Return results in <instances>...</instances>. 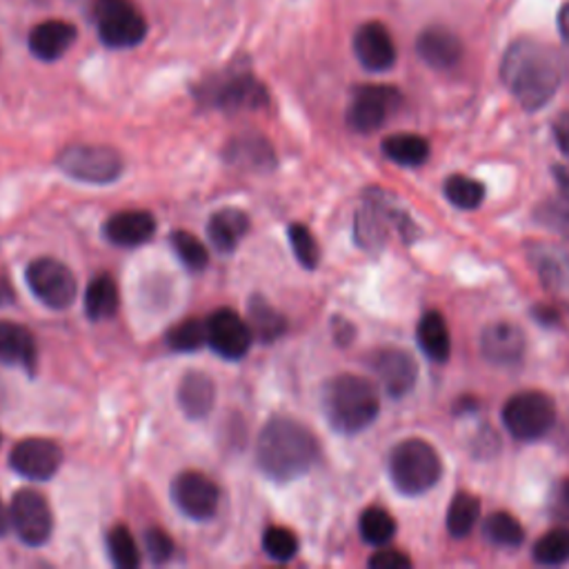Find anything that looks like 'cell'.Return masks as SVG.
Here are the masks:
<instances>
[{"instance_id": "cell-1", "label": "cell", "mask_w": 569, "mask_h": 569, "mask_svg": "<svg viewBox=\"0 0 569 569\" xmlns=\"http://www.w3.org/2000/svg\"><path fill=\"white\" fill-rule=\"evenodd\" d=\"M567 74L565 58L534 38H517L500 62V81L525 111L543 109Z\"/></svg>"}, {"instance_id": "cell-2", "label": "cell", "mask_w": 569, "mask_h": 569, "mask_svg": "<svg viewBox=\"0 0 569 569\" xmlns=\"http://www.w3.org/2000/svg\"><path fill=\"white\" fill-rule=\"evenodd\" d=\"M319 452V440L303 423L276 416L259 434L257 463L268 478L289 483L313 467Z\"/></svg>"}, {"instance_id": "cell-3", "label": "cell", "mask_w": 569, "mask_h": 569, "mask_svg": "<svg viewBox=\"0 0 569 569\" xmlns=\"http://www.w3.org/2000/svg\"><path fill=\"white\" fill-rule=\"evenodd\" d=\"M323 410L339 434L352 436L376 420L378 412H381V399L367 378L341 374L332 378L323 390Z\"/></svg>"}, {"instance_id": "cell-4", "label": "cell", "mask_w": 569, "mask_h": 569, "mask_svg": "<svg viewBox=\"0 0 569 569\" xmlns=\"http://www.w3.org/2000/svg\"><path fill=\"white\" fill-rule=\"evenodd\" d=\"M442 476L438 452L423 438H407L390 454V478L405 496L429 491Z\"/></svg>"}, {"instance_id": "cell-5", "label": "cell", "mask_w": 569, "mask_h": 569, "mask_svg": "<svg viewBox=\"0 0 569 569\" xmlns=\"http://www.w3.org/2000/svg\"><path fill=\"white\" fill-rule=\"evenodd\" d=\"M92 19L98 38L109 49H130L145 40L150 27L132 0H94Z\"/></svg>"}, {"instance_id": "cell-6", "label": "cell", "mask_w": 569, "mask_h": 569, "mask_svg": "<svg viewBox=\"0 0 569 569\" xmlns=\"http://www.w3.org/2000/svg\"><path fill=\"white\" fill-rule=\"evenodd\" d=\"M502 423L517 440H538L556 423L554 401L543 392H521L505 403Z\"/></svg>"}, {"instance_id": "cell-7", "label": "cell", "mask_w": 569, "mask_h": 569, "mask_svg": "<svg viewBox=\"0 0 569 569\" xmlns=\"http://www.w3.org/2000/svg\"><path fill=\"white\" fill-rule=\"evenodd\" d=\"M58 167L74 180L107 185L120 176L122 158L105 145H72L58 156Z\"/></svg>"}, {"instance_id": "cell-8", "label": "cell", "mask_w": 569, "mask_h": 569, "mask_svg": "<svg viewBox=\"0 0 569 569\" xmlns=\"http://www.w3.org/2000/svg\"><path fill=\"white\" fill-rule=\"evenodd\" d=\"M403 96L390 85H363L354 90L352 103L347 107V122L354 132L371 134L383 128L390 116L401 107Z\"/></svg>"}, {"instance_id": "cell-9", "label": "cell", "mask_w": 569, "mask_h": 569, "mask_svg": "<svg viewBox=\"0 0 569 569\" xmlns=\"http://www.w3.org/2000/svg\"><path fill=\"white\" fill-rule=\"evenodd\" d=\"M32 294L51 309H68L79 296V283L72 270L56 259H38L27 268Z\"/></svg>"}, {"instance_id": "cell-10", "label": "cell", "mask_w": 569, "mask_h": 569, "mask_svg": "<svg viewBox=\"0 0 569 569\" xmlns=\"http://www.w3.org/2000/svg\"><path fill=\"white\" fill-rule=\"evenodd\" d=\"M10 521L19 538L32 547L45 545L54 530V514L47 498L36 489H21L12 498Z\"/></svg>"}, {"instance_id": "cell-11", "label": "cell", "mask_w": 569, "mask_h": 569, "mask_svg": "<svg viewBox=\"0 0 569 569\" xmlns=\"http://www.w3.org/2000/svg\"><path fill=\"white\" fill-rule=\"evenodd\" d=\"M396 223L401 234H405L407 238V229H414L412 227V218L403 216V212H396L390 203V199L386 197H369L365 208L356 214V221H354V236H356V242L367 249V251H374V249H381L388 240V223Z\"/></svg>"}, {"instance_id": "cell-12", "label": "cell", "mask_w": 569, "mask_h": 569, "mask_svg": "<svg viewBox=\"0 0 569 569\" xmlns=\"http://www.w3.org/2000/svg\"><path fill=\"white\" fill-rule=\"evenodd\" d=\"M176 508L194 521H208L216 514L221 502L218 485L201 472H182L171 483Z\"/></svg>"}, {"instance_id": "cell-13", "label": "cell", "mask_w": 569, "mask_h": 569, "mask_svg": "<svg viewBox=\"0 0 569 569\" xmlns=\"http://www.w3.org/2000/svg\"><path fill=\"white\" fill-rule=\"evenodd\" d=\"M371 371L392 399L407 396L418 381V363L401 347H383L371 354Z\"/></svg>"}, {"instance_id": "cell-14", "label": "cell", "mask_w": 569, "mask_h": 569, "mask_svg": "<svg viewBox=\"0 0 569 569\" xmlns=\"http://www.w3.org/2000/svg\"><path fill=\"white\" fill-rule=\"evenodd\" d=\"M205 323H208V343L223 358L229 360L242 358L249 352L251 341H254V332H251L249 323L242 321L234 309H218Z\"/></svg>"}, {"instance_id": "cell-15", "label": "cell", "mask_w": 569, "mask_h": 569, "mask_svg": "<svg viewBox=\"0 0 569 569\" xmlns=\"http://www.w3.org/2000/svg\"><path fill=\"white\" fill-rule=\"evenodd\" d=\"M354 54L367 72L383 74L396 66V45L383 23H365L354 34Z\"/></svg>"}, {"instance_id": "cell-16", "label": "cell", "mask_w": 569, "mask_h": 569, "mask_svg": "<svg viewBox=\"0 0 569 569\" xmlns=\"http://www.w3.org/2000/svg\"><path fill=\"white\" fill-rule=\"evenodd\" d=\"M62 463V452L54 440L27 438L10 454V465L16 474L29 481H49Z\"/></svg>"}, {"instance_id": "cell-17", "label": "cell", "mask_w": 569, "mask_h": 569, "mask_svg": "<svg viewBox=\"0 0 569 569\" xmlns=\"http://www.w3.org/2000/svg\"><path fill=\"white\" fill-rule=\"evenodd\" d=\"M525 334L512 323H491L481 334V354L487 363L498 367L519 365L525 356Z\"/></svg>"}, {"instance_id": "cell-18", "label": "cell", "mask_w": 569, "mask_h": 569, "mask_svg": "<svg viewBox=\"0 0 569 569\" xmlns=\"http://www.w3.org/2000/svg\"><path fill=\"white\" fill-rule=\"evenodd\" d=\"M270 100L265 85L251 74H236L212 92V103L225 111H254Z\"/></svg>"}, {"instance_id": "cell-19", "label": "cell", "mask_w": 569, "mask_h": 569, "mask_svg": "<svg viewBox=\"0 0 569 569\" xmlns=\"http://www.w3.org/2000/svg\"><path fill=\"white\" fill-rule=\"evenodd\" d=\"M527 257L543 281L545 289L556 298L569 303V254L560 247L547 242H534L527 249Z\"/></svg>"}, {"instance_id": "cell-20", "label": "cell", "mask_w": 569, "mask_h": 569, "mask_svg": "<svg viewBox=\"0 0 569 569\" xmlns=\"http://www.w3.org/2000/svg\"><path fill=\"white\" fill-rule=\"evenodd\" d=\"M416 54L427 68L446 72L457 68L463 58L461 38L448 27H427L416 40Z\"/></svg>"}, {"instance_id": "cell-21", "label": "cell", "mask_w": 569, "mask_h": 569, "mask_svg": "<svg viewBox=\"0 0 569 569\" xmlns=\"http://www.w3.org/2000/svg\"><path fill=\"white\" fill-rule=\"evenodd\" d=\"M76 27L68 21H45L29 32V51L45 62H54L66 56L76 43Z\"/></svg>"}, {"instance_id": "cell-22", "label": "cell", "mask_w": 569, "mask_h": 569, "mask_svg": "<svg viewBox=\"0 0 569 569\" xmlns=\"http://www.w3.org/2000/svg\"><path fill=\"white\" fill-rule=\"evenodd\" d=\"M156 234V218L150 212H120L105 223V236L118 247H139Z\"/></svg>"}, {"instance_id": "cell-23", "label": "cell", "mask_w": 569, "mask_h": 569, "mask_svg": "<svg viewBox=\"0 0 569 569\" xmlns=\"http://www.w3.org/2000/svg\"><path fill=\"white\" fill-rule=\"evenodd\" d=\"M178 403L185 416L201 420L212 414L216 403V386L203 371H189L178 386Z\"/></svg>"}, {"instance_id": "cell-24", "label": "cell", "mask_w": 569, "mask_h": 569, "mask_svg": "<svg viewBox=\"0 0 569 569\" xmlns=\"http://www.w3.org/2000/svg\"><path fill=\"white\" fill-rule=\"evenodd\" d=\"M38 349L34 336L16 323L0 321V363L19 365L27 371L36 369Z\"/></svg>"}, {"instance_id": "cell-25", "label": "cell", "mask_w": 569, "mask_h": 569, "mask_svg": "<svg viewBox=\"0 0 569 569\" xmlns=\"http://www.w3.org/2000/svg\"><path fill=\"white\" fill-rule=\"evenodd\" d=\"M416 341L423 354L434 363H446L452 354V339H450L448 323L442 319V313L436 309H429L420 316Z\"/></svg>"}, {"instance_id": "cell-26", "label": "cell", "mask_w": 569, "mask_h": 569, "mask_svg": "<svg viewBox=\"0 0 569 569\" xmlns=\"http://www.w3.org/2000/svg\"><path fill=\"white\" fill-rule=\"evenodd\" d=\"M247 232H249V218L240 210H221L210 218L208 225L212 245L218 251H225V254H229V251L238 247V242L245 238Z\"/></svg>"}, {"instance_id": "cell-27", "label": "cell", "mask_w": 569, "mask_h": 569, "mask_svg": "<svg viewBox=\"0 0 569 569\" xmlns=\"http://www.w3.org/2000/svg\"><path fill=\"white\" fill-rule=\"evenodd\" d=\"M120 294L118 285L109 274H98L90 281L85 292V313L90 321H109L118 311Z\"/></svg>"}, {"instance_id": "cell-28", "label": "cell", "mask_w": 569, "mask_h": 569, "mask_svg": "<svg viewBox=\"0 0 569 569\" xmlns=\"http://www.w3.org/2000/svg\"><path fill=\"white\" fill-rule=\"evenodd\" d=\"M227 161L247 169H270L274 165V152L261 137H240L227 147Z\"/></svg>"}, {"instance_id": "cell-29", "label": "cell", "mask_w": 569, "mask_h": 569, "mask_svg": "<svg viewBox=\"0 0 569 569\" xmlns=\"http://www.w3.org/2000/svg\"><path fill=\"white\" fill-rule=\"evenodd\" d=\"M429 143L418 134H392L383 141V154L403 167H418L429 158Z\"/></svg>"}, {"instance_id": "cell-30", "label": "cell", "mask_w": 569, "mask_h": 569, "mask_svg": "<svg viewBox=\"0 0 569 569\" xmlns=\"http://www.w3.org/2000/svg\"><path fill=\"white\" fill-rule=\"evenodd\" d=\"M249 321H251V332L259 336L263 343H272L281 339L287 330V321L276 307H272L265 298H251L249 303Z\"/></svg>"}, {"instance_id": "cell-31", "label": "cell", "mask_w": 569, "mask_h": 569, "mask_svg": "<svg viewBox=\"0 0 569 569\" xmlns=\"http://www.w3.org/2000/svg\"><path fill=\"white\" fill-rule=\"evenodd\" d=\"M481 500L470 491H459L448 510V532L454 538H465L478 523Z\"/></svg>"}, {"instance_id": "cell-32", "label": "cell", "mask_w": 569, "mask_h": 569, "mask_svg": "<svg viewBox=\"0 0 569 569\" xmlns=\"http://www.w3.org/2000/svg\"><path fill=\"white\" fill-rule=\"evenodd\" d=\"M483 534L498 547H519L525 541V530L510 512H494L483 523Z\"/></svg>"}, {"instance_id": "cell-33", "label": "cell", "mask_w": 569, "mask_h": 569, "mask_svg": "<svg viewBox=\"0 0 569 569\" xmlns=\"http://www.w3.org/2000/svg\"><path fill=\"white\" fill-rule=\"evenodd\" d=\"M358 530H360V536H363L365 543L376 545V547H383V545H388L396 536V521L383 508H367L360 514Z\"/></svg>"}, {"instance_id": "cell-34", "label": "cell", "mask_w": 569, "mask_h": 569, "mask_svg": "<svg viewBox=\"0 0 569 569\" xmlns=\"http://www.w3.org/2000/svg\"><path fill=\"white\" fill-rule=\"evenodd\" d=\"M442 192H446V199L459 208V210H476L483 205L485 199V187L470 178V176H450L442 185Z\"/></svg>"}, {"instance_id": "cell-35", "label": "cell", "mask_w": 569, "mask_h": 569, "mask_svg": "<svg viewBox=\"0 0 569 569\" xmlns=\"http://www.w3.org/2000/svg\"><path fill=\"white\" fill-rule=\"evenodd\" d=\"M107 552L116 567L120 569H137L141 565V552L132 536V532L125 525H116L107 534Z\"/></svg>"}, {"instance_id": "cell-36", "label": "cell", "mask_w": 569, "mask_h": 569, "mask_svg": "<svg viewBox=\"0 0 569 569\" xmlns=\"http://www.w3.org/2000/svg\"><path fill=\"white\" fill-rule=\"evenodd\" d=\"M532 556L538 565L556 567L569 562V530H552L543 534L532 549Z\"/></svg>"}, {"instance_id": "cell-37", "label": "cell", "mask_w": 569, "mask_h": 569, "mask_svg": "<svg viewBox=\"0 0 569 569\" xmlns=\"http://www.w3.org/2000/svg\"><path fill=\"white\" fill-rule=\"evenodd\" d=\"M171 247L176 251V257L180 259V263L189 270H203L210 263V251L208 247L201 242V238H197L194 234L189 232H174L171 234Z\"/></svg>"}, {"instance_id": "cell-38", "label": "cell", "mask_w": 569, "mask_h": 569, "mask_svg": "<svg viewBox=\"0 0 569 569\" xmlns=\"http://www.w3.org/2000/svg\"><path fill=\"white\" fill-rule=\"evenodd\" d=\"M167 343L176 352H197L208 343V323L187 319L167 332Z\"/></svg>"}, {"instance_id": "cell-39", "label": "cell", "mask_w": 569, "mask_h": 569, "mask_svg": "<svg viewBox=\"0 0 569 569\" xmlns=\"http://www.w3.org/2000/svg\"><path fill=\"white\" fill-rule=\"evenodd\" d=\"M289 242L294 249L296 261L305 268V270H313L321 261V247L316 242L313 234L309 232V227H305L303 223H294L289 225Z\"/></svg>"}, {"instance_id": "cell-40", "label": "cell", "mask_w": 569, "mask_h": 569, "mask_svg": "<svg viewBox=\"0 0 569 569\" xmlns=\"http://www.w3.org/2000/svg\"><path fill=\"white\" fill-rule=\"evenodd\" d=\"M263 549L270 558L287 562L298 554V538L287 527H270L263 536Z\"/></svg>"}, {"instance_id": "cell-41", "label": "cell", "mask_w": 569, "mask_h": 569, "mask_svg": "<svg viewBox=\"0 0 569 569\" xmlns=\"http://www.w3.org/2000/svg\"><path fill=\"white\" fill-rule=\"evenodd\" d=\"M534 218L556 232L558 236L567 238L569 240V203L562 199V201H543L536 210H534Z\"/></svg>"}, {"instance_id": "cell-42", "label": "cell", "mask_w": 569, "mask_h": 569, "mask_svg": "<svg viewBox=\"0 0 569 569\" xmlns=\"http://www.w3.org/2000/svg\"><path fill=\"white\" fill-rule=\"evenodd\" d=\"M145 549L150 554V558L156 562V565H163L171 558L174 554V541L158 527H152L145 532Z\"/></svg>"}, {"instance_id": "cell-43", "label": "cell", "mask_w": 569, "mask_h": 569, "mask_svg": "<svg viewBox=\"0 0 569 569\" xmlns=\"http://www.w3.org/2000/svg\"><path fill=\"white\" fill-rule=\"evenodd\" d=\"M367 565L371 569H407L412 567V558L396 549H383V552H376Z\"/></svg>"}, {"instance_id": "cell-44", "label": "cell", "mask_w": 569, "mask_h": 569, "mask_svg": "<svg viewBox=\"0 0 569 569\" xmlns=\"http://www.w3.org/2000/svg\"><path fill=\"white\" fill-rule=\"evenodd\" d=\"M552 514L558 521H569V478H562L552 494Z\"/></svg>"}, {"instance_id": "cell-45", "label": "cell", "mask_w": 569, "mask_h": 569, "mask_svg": "<svg viewBox=\"0 0 569 569\" xmlns=\"http://www.w3.org/2000/svg\"><path fill=\"white\" fill-rule=\"evenodd\" d=\"M554 139L560 154L569 161V111H562L554 120Z\"/></svg>"}, {"instance_id": "cell-46", "label": "cell", "mask_w": 569, "mask_h": 569, "mask_svg": "<svg viewBox=\"0 0 569 569\" xmlns=\"http://www.w3.org/2000/svg\"><path fill=\"white\" fill-rule=\"evenodd\" d=\"M532 316H534V321L538 323V325H543V328H560V313H558V309L556 307H552V305H536L534 309H532Z\"/></svg>"}, {"instance_id": "cell-47", "label": "cell", "mask_w": 569, "mask_h": 569, "mask_svg": "<svg viewBox=\"0 0 569 569\" xmlns=\"http://www.w3.org/2000/svg\"><path fill=\"white\" fill-rule=\"evenodd\" d=\"M552 174L556 178V187H558V192H560V199H565L569 203V169H565L560 165H554Z\"/></svg>"}, {"instance_id": "cell-48", "label": "cell", "mask_w": 569, "mask_h": 569, "mask_svg": "<svg viewBox=\"0 0 569 569\" xmlns=\"http://www.w3.org/2000/svg\"><path fill=\"white\" fill-rule=\"evenodd\" d=\"M558 34L562 43L569 47V3H565L558 12Z\"/></svg>"}, {"instance_id": "cell-49", "label": "cell", "mask_w": 569, "mask_h": 569, "mask_svg": "<svg viewBox=\"0 0 569 569\" xmlns=\"http://www.w3.org/2000/svg\"><path fill=\"white\" fill-rule=\"evenodd\" d=\"M354 334V330H352V325L347 323V321H343V319H336V341H341L343 345L345 343H349L352 336Z\"/></svg>"}, {"instance_id": "cell-50", "label": "cell", "mask_w": 569, "mask_h": 569, "mask_svg": "<svg viewBox=\"0 0 569 569\" xmlns=\"http://www.w3.org/2000/svg\"><path fill=\"white\" fill-rule=\"evenodd\" d=\"M10 525H12V521H10V510L5 508L3 496H0V536H5V534H8Z\"/></svg>"}]
</instances>
